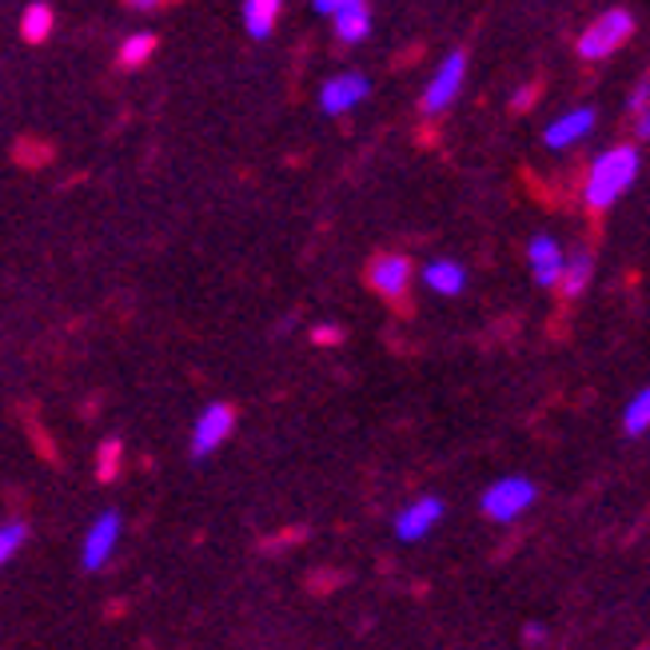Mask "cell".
<instances>
[{
	"mask_svg": "<svg viewBox=\"0 0 650 650\" xmlns=\"http://www.w3.org/2000/svg\"><path fill=\"white\" fill-rule=\"evenodd\" d=\"M635 176H639V152H635V148H610V152H603V156L591 164L583 196H587L591 208L603 212L635 184Z\"/></svg>",
	"mask_w": 650,
	"mask_h": 650,
	"instance_id": "1",
	"label": "cell"
},
{
	"mask_svg": "<svg viewBox=\"0 0 650 650\" xmlns=\"http://www.w3.org/2000/svg\"><path fill=\"white\" fill-rule=\"evenodd\" d=\"M483 514L491 523H514L519 514H527L535 507V483L523 479V475H507V479H495L487 491H483Z\"/></svg>",
	"mask_w": 650,
	"mask_h": 650,
	"instance_id": "2",
	"label": "cell"
},
{
	"mask_svg": "<svg viewBox=\"0 0 650 650\" xmlns=\"http://www.w3.org/2000/svg\"><path fill=\"white\" fill-rule=\"evenodd\" d=\"M231 423H236V411L228 403H208V408L199 411L196 420H192V435H188L192 459H212V455L220 452L231 435Z\"/></svg>",
	"mask_w": 650,
	"mask_h": 650,
	"instance_id": "3",
	"label": "cell"
},
{
	"mask_svg": "<svg viewBox=\"0 0 650 650\" xmlns=\"http://www.w3.org/2000/svg\"><path fill=\"white\" fill-rule=\"evenodd\" d=\"M630 24H635L630 12H622V9L603 12V17L578 36V56H583V61H607V56L630 36Z\"/></svg>",
	"mask_w": 650,
	"mask_h": 650,
	"instance_id": "4",
	"label": "cell"
},
{
	"mask_svg": "<svg viewBox=\"0 0 650 650\" xmlns=\"http://www.w3.org/2000/svg\"><path fill=\"white\" fill-rule=\"evenodd\" d=\"M440 523H443V499L440 495H420V499H411V503L396 514L391 531H396L399 543H420V539H427Z\"/></svg>",
	"mask_w": 650,
	"mask_h": 650,
	"instance_id": "5",
	"label": "cell"
},
{
	"mask_svg": "<svg viewBox=\"0 0 650 650\" xmlns=\"http://www.w3.org/2000/svg\"><path fill=\"white\" fill-rule=\"evenodd\" d=\"M463 76H467V56H463V53H452L447 61L440 64V73L431 76V85L423 88V100H420L423 112H427V116L447 112V108L455 105V96H459V88H463Z\"/></svg>",
	"mask_w": 650,
	"mask_h": 650,
	"instance_id": "6",
	"label": "cell"
},
{
	"mask_svg": "<svg viewBox=\"0 0 650 650\" xmlns=\"http://www.w3.org/2000/svg\"><path fill=\"white\" fill-rule=\"evenodd\" d=\"M116 543H120V511H100L88 523L85 543H80V563L85 571H100V566L112 559Z\"/></svg>",
	"mask_w": 650,
	"mask_h": 650,
	"instance_id": "7",
	"label": "cell"
},
{
	"mask_svg": "<svg viewBox=\"0 0 650 650\" xmlns=\"http://www.w3.org/2000/svg\"><path fill=\"white\" fill-rule=\"evenodd\" d=\"M371 93V80L364 73H336L327 76L324 88H319V108L324 116H344L356 105H364Z\"/></svg>",
	"mask_w": 650,
	"mask_h": 650,
	"instance_id": "8",
	"label": "cell"
},
{
	"mask_svg": "<svg viewBox=\"0 0 650 650\" xmlns=\"http://www.w3.org/2000/svg\"><path fill=\"white\" fill-rule=\"evenodd\" d=\"M368 280L383 300H403L411 288V260L408 256H396V252L376 256L368 268Z\"/></svg>",
	"mask_w": 650,
	"mask_h": 650,
	"instance_id": "9",
	"label": "cell"
},
{
	"mask_svg": "<svg viewBox=\"0 0 650 650\" xmlns=\"http://www.w3.org/2000/svg\"><path fill=\"white\" fill-rule=\"evenodd\" d=\"M527 263H531V275H535L539 288H559L566 256H563V248H559V240L535 236V240L527 243Z\"/></svg>",
	"mask_w": 650,
	"mask_h": 650,
	"instance_id": "10",
	"label": "cell"
},
{
	"mask_svg": "<svg viewBox=\"0 0 650 650\" xmlns=\"http://www.w3.org/2000/svg\"><path fill=\"white\" fill-rule=\"evenodd\" d=\"M591 128H595V108H575V112L559 116L555 124H546L543 144L546 148H571L583 137H591Z\"/></svg>",
	"mask_w": 650,
	"mask_h": 650,
	"instance_id": "11",
	"label": "cell"
},
{
	"mask_svg": "<svg viewBox=\"0 0 650 650\" xmlns=\"http://www.w3.org/2000/svg\"><path fill=\"white\" fill-rule=\"evenodd\" d=\"M423 283H427L435 295L452 300V295H459L463 288H467V272H463V263H455V260H431L427 268H423Z\"/></svg>",
	"mask_w": 650,
	"mask_h": 650,
	"instance_id": "12",
	"label": "cell"
},
{
	"mask_svg": "<svg viewBox=\"0 0 650 650\" xmlns=\"http://www.w3.org/2000/svg\"><path fill=\"white\" fill-rule=\"evenodd\" d=\"M368 32H371V9H368V0H356V4H347V9L336 12V36H339V44L368 41Z\"/></svg>",
	"mask_w": 650,
	"mask_h": 650,
	"instance_id": "13",
	"label": "cell"
},
{
	"mask_svg": "<svg viewBox=\"0 0 650 650\" xmlns=\"http://www.w3.org/2000/svg\"><path fill=\"white\" fill-rule=\"evenodd\" d=\"M283 0H243V24L252 32V41H268L280 21Z\"/></svg>",
	"mask_w": 650,
	"mask_h": 650,
	"instance_id": "14",
	"label": "cell"
},
{
	"mask_svg": "<svg viewBox=\"0 0 650 650\" xmlns=\"http://www.w3.org/2000/svg\"><path fill=\"white\" fill-rule=\"evenodd\" d=\"M56 29V12L53 4H44V0H32L29 9L21 12V36L29 44H41L48 41V32Z\"/></svg>",
	"mask_w": 650,
	"mask_h": 650,
	"instance_id": "15",
	"label": "cell"
},
{
	"mask_svg": "<svg viewBox=\"0 0 650 650\" xmlns=\"http://www.w3.org/2000/svg\"><path fill=\"white\" fill-rule=\"evenodd\" d=\"M591 275H595V260H591V252H575V256H566L563 263V280H559V288H563L571 300L575 295H583L591 288Z\"/></svg>",
	"mask_w": 650,
	"mask_h": 650,
	"instance_id": "16",
	"label": "cell"
},
{
	"mask_svg": "<svg viewBox=\"0 0 650 650\" xmlns=\"http://www.w3.org/2000/svg\"><path fill=\"white\" fill-rule=\"evenodd\" d=\"M156 36L152 32H132L124 44H120V64L124 68H140V64L152 61V53H156Z\"/></svg>",
	"mask_w": 650,
	"mask_h": 650,
	"instance_id": "17",
	"label": "cell"
},
{
	"mask_svg": "<svg viewBox=\"0 0 650 650\" xmlns=\"http://www.w3.org/2000/svg\"><path fill=\"white\" fill-rule=\"evenodd\" d=\"M622 431L627 435H647L650 431V388H642L639 396H630V403L622 408Z\"/></svg>",
	"mask_w": 650,
	"mask_h": 650,
	"instance_id": "18",
	"label": "cell"
},
{
	"mask_svg": "<svg viewBox=\"0 0 650 650\" xmlns=\"http://www.w3.org/2000/svg\"><path fill=\"white\" fill-rule=\"evenodd\" d=\"M24 543H29V527L17 523V519H12V523H0V566L21 555Z\"/></svg>",
	"mask_w": 650,
	"mask_h": 650,
	"instance_id": "19",
	"label": "cell"
},
{
	"mask_svg": "<svg viewBox=\"0 0 650 650\" xmlns=\"http://www.w3.org/2000/svg\"><path fill=\"white\" fill-rule=\"evenodd\" d=\"M650 108V80H642L639 88H635V96H630V112L642 116Z\"/></svg>",
	"mask_w": 650,
	"mask_h": 650,
	"instance_id": "20",
	"label": "cell"
},
{
	"mask_svg": "<svg viewBox=\"0 0 650 650\" xmlns=\"http://www.w3.org/2000/svg\"><path fill=\"white\" fill-rule=\"evenodd\" d=\"M315 12H327V17H336L339 9H347V4H356V0H312Z\"/></svg>",
	"mask_w": 650,
	"mask_h": 650,
	"instance_id": "21",
	"label": "cell"
},
{
	"mask_svg": "<svg viewBox=\"0 0 650 650\" xmlns=\"http://www.w3.org/2000/svg\"><path fill=\"white\" fill-rule=\"evenodd\" d=\"M128 4H132L137 12H152V9H160L164 0H128Z\"/></svg>",
	"mask_w": 650,
	"mask_h": 650,
	"instance_id": "22",
	"label": "cell"
},
{
	"mask_svg": "<svg viewBox=\"0 0 650 650\" xmlns=\"http://www.w3.org/2000/svg\"><path fill=\"white\" fill-rule=\"evenodd\" d=\"M523 639H527V642H546V630H543V627H527V630H523Z\"/></svg>",
	"mask_w": 650,
	"mask_h": 650,
	"instance_id": "23",
	"label": "cell"
},
{
	"mask_svg": "<svg viewBox=\"0 0 650 650\" xmlns=\"http://www.w3.org/2000/svg\"><path fill=\"white\" fill-rule=\"evenodd\" d=\"M639 137H642V140H650V108L639 116Z\"/></svg>",
	"mask_w": 650,
	"mask_h": 650,
	"instance_id": "24",
	"label": "cell"
}]
</instances>
